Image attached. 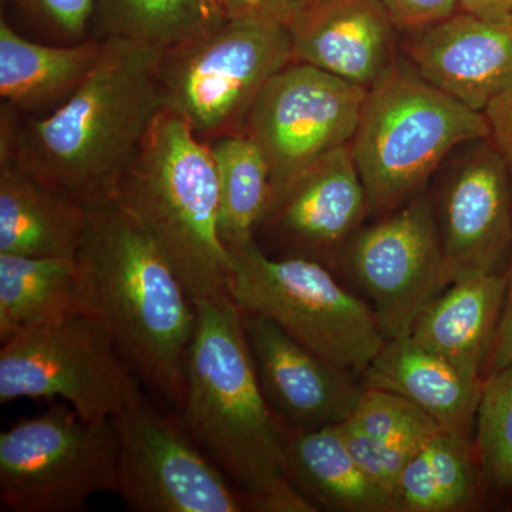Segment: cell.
Wrapping results in <instances>:
<instances>
[{
    "label": "cell",
    "mask_w": 512,
    "mask_h": 512,
    "mask_svg": "<svg viewBox=\"0 0 512 512\" xmlns=\"http://www.w3.org/2000/svg\"><path fill=\"white\" fill-rule=\"evenodd\" d=\"M161 50L104 37L92 72L47 116L19 119L3 104L0 160L84 205L113 197L165 110Z\"/></svg>",
    "instance_id": "obj_1"
},
{
    "label": "cell",
    "mask_w": 512,
    "mask_h": 512,
    "mask_svg": "<svg viewBox=\"0 0 512 512\" xmlns=\"http://www.w3.org/2000/svg\"><path fill=\"white\" fill-rule=\"evenodd\" d=\"M195 308L178 412L185 429L241 491L245 511H318L286 476V429L262 393L241 309L228 293Z\"/></svg>",
    "instance_id": "obj_2"
},
{
    "label": "cell",
    "mask_w": 512,
    "mask_h": 512,
    "mask_svg": "<svg viewBox=\"0 0 512 512\" xmlns=\"http://www.w3.org/2000/svg\"><path fill=\"white\" fill-rule=\"evenodd\" d=\"M77 261L93 315L109 330L143 386L175 412L197 308L156 242L113 197L86 205Z\"/></svg>",
    "instance_id": "obj_3"
},
{
    "label": "cell",
    "mask_w": 512,
    "mask_h": 512,
    "mask_svg": "<svg viewBox=\"0 0 512 512\" xmlns=\"http://www.w3.org/2000/svg\"><path fill=\"white\" fill-rule=\"evenodd\" d=\"M113 198L156 242L194 302L228 293L217 168L208 143L180 117L167 109L158 116Z\"/></svg>",
    "instance_id": "obj_4"
},
{
    "label": "cell",
    "mask_w": 512,
    "mask_h": 512,
    "mask_svg": "<svg viewBox=\"0 0 512 512\" xmlns=\"http://www.w3.org/2000/svg\"><path fill=\"white\" fill-rule=\"evenodd\" d=\"M488 137L484 113L443 92L399 57L367 90L350 141L370 214L402 207L426 191L454 151Z\"/></svg>",
    "instance_id": "obj_5"
},
{
    "label": "cell",
    "mask_w": 512,
    "mask_h": 512,
    "mask_svg": "<svg viewBox=\"0 0 512 512\" xmlns=\"http://www.w3.org/2000/svg\"><path fill=\"white\" fill-rule=\"evenodd\" d=\"M228 251L227 292L242 312L274 320L316 355L362 379L387 342L365 299L322 262L269 256L256 238Z\"/></svg>",
    "instance_id": "obj_6"
},
{
    "label": "cell",
    "mask_w": 512,
    "mask_h": 512,
    "mask_svg": "<svg viewBox=\"0 0 512 512\" xmlns=\"http://www.w3.org/2000/svg\"><path fill=\"white\" fill-rule=\"evenodd\" d=\"M292 62L288 26L225 16L161 55L165 109L204 143L242 134L258 94Z\"/></svg>",
    "instance_id": "obj_7"
},
{
    "label": "cell",
    "mask_w": 512,
    "mask_h": 512,
    "mask_svg": "<svg viewBox=\"0 0 512 512\" xmlns=\"http://www.w3.org/2000/svg\"><path fill=\"white\" fill-rule=\"evenodd\" d=\"M119 443L113 419H83L69 404L0 434V507L76 512L94 495L117 494Z\"/></svg>",
    "instance_id": "obj_8"
},
{
    "label": "cell",
    "mask_w": 512,
    "mask_h": 512,
    "mask_svg": "<svg viewBox=\"0 0 512 512\" xmlns=\"http://www.w3.org/2000/svg\"><path fill=\"white\" fill-rule=\"evenodd\" d=\"M146 396L97 316H73L2 343L3 406L19 399H62L83 419L100 421L113 419Z\"/></svg>",
    "instance_id": "obj_9"
},
{
    "label": "cell",
    "mask_w": 512,
    "mask_h": 512,
    "mask_svg": "<svg viewBox=\"0 0 512 512\" xmlns=\"http://www.w3.org/2000/svg\"><path fill=\"white\" fill-rule=\"evenodd\" d=\"M117 495L136 512H244L241 491L185 429L148 397L113 417Z\"/></svg>",
    "instance_id": "obj_10"
},
{
    "label": "cell",
    "mask_w": 512,
    "mask_h": 512,
    "mask_svg": "<svg viewBox=\"0 0 512 512\" xmlns=\"http://www.w3.org/2000/svg\"><path fill=\"white\" fill-rule=\"evenodd\" d=\"M336 264L372 306L387 340L409 336L421 311L451 284L429 192L357 229Z\"/></svg>",
    "instance_id": "obj_11"
},
{
    "label": "cell",
    "mask_w": 512,
    "mask_h": 512,
    "mask_svg": "<svg viewBox=\"0 0 512 512\" xmlns=\"http://www.w3.org/2000/svg\"><path fill=\"white\" fill-rule=\"evenodd\" d=\"M366 94L365 87L306 63L286 64L269 79L252 104L242 133L254 141L268 164L269 205L309 165L350 144Z\"/></svg>",
    "instance_id": "obj_12"
},
{
    "label": "cell",
    "mask_w": 512,
    "mask_h": 512,
    "mask_svg": "<svg viewBox=\"0 0 512 512\" xmlns=\"http://www.w3.org/2000/svg\"><path fill=\"white\" fill-rule=\"evenodd\" d=\"M448 165L433 198L450 281L505 274L512 256V178L491 137L471 141Z\"/></svg>",
    "instance_id": "obj_13"
},
{
    "label": "cell",
    "mask_w": 512,
    "mask_h": 512,
    "mask_svg": "<svg viewBox=\"0 0 512 512\" xmlns=\"http://www.w3.org/2000/svg\"><path fill=\"white\" fill-rule=\"evenodd\" d=\"M369 214L365 185L346 144L302 171L272 201L258 228L285 249L284 256L330 266Z\"/></svg>",
    "instance_id": "obj_14"
},
{
    "label": "cell",
    "mask_w": 512,
    "mask_h": 512,
    "mask_svg": "<svg viewBox=\"0 0 512 512\" xmlns=\"http://www.w3.org/2000/svg\"><path fill=\"white\" fill-rule=\"evenodd\" d=\"M266 402L286 430L339 424L365 392L362 382L303 346L274 320L242 312Z\"/></svg>",
    "instance_id": "obj_15"
},
{
    "label": "cell",
    "mask_w": 512,
    "mask_h": 512,
    "mask_svg": "<svg viewBox=\"0 0 512 512\" xmlns=\"http://www.w3.org/2000/svg\"><path fill=\"white\" fill-rule=\"evenodd\" d=\"M400 47L424 79L470 109L484 113L512 89V12L484 18L458 10Z\"/></svg>",
    "instance_id": "obj_16"
},
{
    "label": "cell",
    "mask_w": 512,
    "mask_h": 512,
    "mask_svg": "<svg viewBox=\"0 0 512 512\" xmlns=\"http://www.w3.org/2000/svg\"><path fill=\"white\" fill-rule=\"evenodd\" d=\"M293 62L369 90L399 59L382 0H315L289 26Z\"/></svg>",
    "instance_id": "obj_17"
},
{
    "label": "cell",
    "mask_w": 512,
    "mask_h": 512,
    "mask_svg": "<svg viewBox=\"0 0 512 512\" xmlns=\"http://www.w3.org/2000/svg\"><path fill=\"white\" fill-rule=\"evenodd\" d=\"M360 382L365 389L399 394L429 414L441 430L474 439L484 380L461 372L412 336L387 340Z\"/></svg>",
    "instance_id": "obj_18"
},
{
    "label": "cell",
    "mask_w": 512,
    "mask_h": 512,
    "mask_svg": "<svg viewBox=\"0 0 512 512\" xmlns=\"http://www.w3.org/2000/svg\"><path fill=\"white\" fill-rule=\"evenodd\" d=\"M505 291V274L456 279L421 311L410 336L466 375L484 380Z\"/></svg>",
    "instance_id": "obj_19"
},
{
    "label": "cell",
    "mask_w": 512,
    "mask_h": 512,
    "mask_svg": "<svg viewBox=\"0 0 512 512\" xmlns=\"http://www.w3.org/2000/svg\"><path fill=\"white\" fill-rule=\"evenodd\" d=\"M87 207L0 160V254L77 258Z\"/></svg>",
    "instance_id": "obj_20"
},
{
    "label": "cell",
    "mask_w": 512,
    "mask_h": 512,
    "mask_svg": "<svg viewBox=\"0 0 512 512\" xmlns=\"http://www.w3.org/2000/svg\"><path fill=\"white\" fill-rule=\"evenodd\" d=\"M286 476L316 510L389 512L390 497L350 453L339 424L286 430Z\"/></svg>",
    "instance_id": "obj_21"
},
{
    "label": "cell",
    "mask_w": 512,
    "mask_h": 512,
    "mask_svg": "<svg viewBox=\"0 0 512 512\" xmlns=\"http://www.w3.org/2000/svg\"><path fill=\"white\" fill-rule=\"evenodd\" d=\"M93 315L77 258L0 254V340Z\"/></svg>",
    "instance_id": "obj_22"
},
{
    "label": "cell",
    "mask_w": 512,
    "mask_h": 512,
    "mask_svg": "<svg viewBox=\"0 0 512 512\" xmlns=\"http://www.w3.org/2000/svg\"><path fill=\"white\" fill-rule=\"evenodd\" d=\"M103 39L72 46L33 42L0 22V97L16 111L55 110L92 72Z\"/></svg>",
    "instance_id": "obj_23"
},
{
    "label": "cell",
    "mask_w": 512,
    "mask_h": 512,
    "mask_svg": "<svg viewBox=\"0 0 512 512\" xmlns=\"http://www.w3.org/2000/svg\"><path fill=\"white\" fill-rule=\"evenodd\" d=\"M340 430L359 466L390 497L404 467L441 429L399 394L365 389Z\"/></svg>",
    "instance_id": "obj_24"
},
{
    "label": "cell",
    "mask_w": 512,
    "mask_h": 512,
    "mask_svg": "<svg viewBox=\"0 0 512 512\" xmlns=\"http://www.w3.org/2000/svg\"><path fill=\"white\" fill-rule=\"evenodd\" d=\"M473 437L439 430L404 467L389 512H467L487 504Z\"/></svg>",
    "instance_id": "obj_25"
},
{
    "label": "cell",
    "mask_w": 512,
    "mask_h": 512,
    "mask_svg": "<svg viewBox=\"0 0 512 512\" xmlns=\"http://www.w3.org/2000/svg\"><path fill=\"white\" fill-rule=\"evenodd\" d=\"M208 146L217 168L220 234L232 249L255 238L271 200L269 167L245 134L220 137Z\"/></svg>",
    "instance_id": "obj_26"
},
{
    "label": "cell",
    "mask_w": 512,
    "mask_h": 512,
    "mask_svg": "<svg viewBox=\"0 0 512 512\" xmlns=\"http://www.w3.org/2000/svg\"><path fill=\"white\" fill-rule=\"evenodd\" d=\"M99 5L104 37L161 52L187 42L225 18L215 0H99Z\"/></svg>",
    "instance_id": "obj_27"
},
{
    "label": "cell",
    "mask_w": 512,
    "mask_h": 512,
    "mask_svg": "<svg viewBox=\"0 0 512 512\" xmlns=\"http://www.w3.org/2000/svg\"><path fill=\"white\" fill-rule=\"evenodd\" d=\"M474 447L488 500H512V363L485 376Z\"/></svg>",
    "instance_id": "obj_28"
},
{
    "label": "cell",
    "mask_w": 512,
    "mask_h": 512,
    "mask_svg": "<svg viewBox=\"0 0 512 512\" xmlns=\"http://www.w3.org/2000/svg\"><path fill=\"white\" fill-rule=\"evenodd\" d=\"M42 25L64 37L79 39L96 10V0H15Z\"/></svg>",
    "instance_id": "obj_29"
},
{
    "label": "cell",
    "mask_w": 512,
    "mask_h": 512,
    "mask_svg": "<svg viewBox=\"0 0 512 512\" xmlns=\"http://www.w3.org/2000/svg\"><path fill=\"white\" fill-rule=\"evenodd\" d=\"M394 26L404 35L443 22L460 10L458 0H382Z\"/></svg>",
    "instance_id": "obj_30"
},
{
    "label": "cell",
    "mask_w": 512,
    "mask_h": 512,
    "mask_svg": "<svg viewBox=\"0 0 512 512\" xmlns=\"http://www.w3.org/2000/svg\"><path fill=\"white\" fill-rule=\"evenodd\" d=\"M315 0H224L222 12L227 18L264 20L291 26Z\"/></svg>",
    "instance_id": "obj_31"
},
{
    "label": "cell",
    "mask_w": 512,
    "mask_h": 512,
    "mask_svg": "<svg viewBox=\"0 0 512 512\" xmlns=\"http://www.w3.org/2000/svg\"><path fill=\"white\" fill-rule=\"evenodd\" d=\"M491 127V138L501 151L512 178V89L498 96L484 110Z\"/></svg>",
    "instance_id": "obj_32"
},
{
    "label": "cell",
    "mask_w": 512,
    "mask_h": 512,
    "mask_svg": "<svg viewBox=\"0 0 512 512\" xmlns=\"http://www.w3.org/2000/svg\"><path fill=\"white\" fill-rule=\"evenodd\" d=\"M505 278H507V291H505L503 313H501L500 325L495 335L485 376L512 363V256L510 265L505 271Z\"/></svg>",
    "instance_id": "obj_33"
},
{
    "label": "cell",
    "mask_w": 512,
    "mask_h": 512,
    "mask_svg": "<svg viewBox=\"0 0 512 512\" xmlns=\"http://www.w3.org/2000/svg\"><path fill=\"white\" fill-rule=\"evenodd\" d=\"M461 12L493 18L512 12V0H458Z\"/></svg>",
    "instance_id": "obj_34"
},
{
    "label": "cell",
    "mask_w": 512,
    "mask_h": 512,
    "mask_svg": "<svg viewBox=\"0 0 512 512\" xmlns=\"http://www.w3.org/2000/svg\"><path fill=\"white\" fill-rule=\"evenodd\" d=\"M215 3H217V5L222 9V3H224V0H215Z\"/></svg>",
    "instance_id": "obj_35"
}]
</instances>
